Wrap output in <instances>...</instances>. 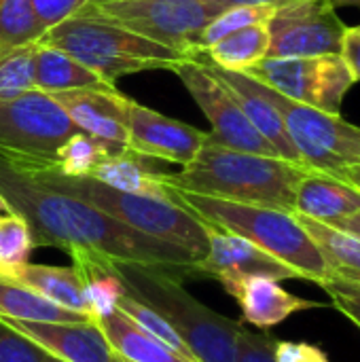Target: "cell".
<instances>
[{
    "instance_id": "27",
    "label": "cell",
    "mask_w": 360,
    "mask_h": 362,
    "mask_svg": "<svg viewBox=\"0 0 360 362\" xmlns=\"http://www.w3.org/2000/svg\"><path fill=\"white\" fill-rule=\"evenodd\" d=\"M0 318L32 320V322H76L87 320L81 314L64 310L45 299L36 291L0 276Z\"/></svg>"
},
{
    "instance_id": "13",
    "label": "cell",
    "mask_w": 360,
    "mask_h": 362,
    "mask_svg": "<svg viewBox=\"0 0 360 362\" xmlns=\"http://www.w3.org/2000/svg\"><path fill=\"white\" fill-rule=\"evenodd\" d=\"M125 127L129 153L178 163L182 168L195 159L208 138L206 132L170 119L134 100H127Z\"/></svg>"
},
{
    "instance_id": "12",
    "label": "cell",
    "mask_w": 360,
    "mask_h": 362,
    "mask_svg": "<svg viewBox=\"0 0 360 362\" xmlns=\"http://www.w3.org/2000/svg\"><path fill=\"white\" fill-rule=\"evenodd\" d=\"M267 30V57H320L339 53L346 25L331 0H293L276 6Z\"/></svg>"
},
{
    "instance_id": "28",
    "label": "cell",
    "mask_w": 360,
    "mask_h": 362,
    "mask_svg": "<svg viewBox=\"0 0 360 362\" xmlns=\"http://www.w3.org/2000/svg\"><path fill=\"white\" fill-rule=\"evenodd\" d=\"M112 153H127V151H121L85 132H79L76 136L66 140L64 146L57 151V161H55L53 172L62 176H72V178L91 176L95 165Z\"/></svg>"
},
{
    "instance_id": "46",
    "label": "cell",
    "mask_w": 360,
    "mask_h": 362,
    "mask_svg": "<svg viewBox=\"0 0 360 362\" xmlns=\"http://www.w3.org/2000/svg\"><path fill=\"white\" fill-rule=\"evenodd\" d=\"M112 362H129V361H125V358H121V356H117V354L112 352Z\"/></svg>"
},
{
    "instance_id": "43",
    "label": "cell",
    "mask_w": 360,
    "mask_h": 362,
    "mask_svg": "<svg viewBox=\"0 0 360 362\" xmlns=\"http://www.w3.org/2000/svg\"><path fill=\"white\" fill-rule=\"evenodd\" d=\"M331 4L335 8H344V6H356V8H360V0H331Z\"/></svg>"
},
{
    "instance_id": "26",
    "label": "cell",
    "mask_w": 360,
    "mask_h": 362,
    "mask_svg": "<svg viewBox=\"0 0 360 362\" xmlns=\"http://www.w3.org/2000/svg\"><path fill=\"white\" fill-rule=\"evenodd\" d=\"M269 49V30L267 23H252L238 32H231L210 45L202 55L225 70L246 72L263 57H267Z\"/></svg>"
},
{
    "instance_id": "19",
    "label": "cell",
    "mask_w": 360,
    "mask_h": 362,
    "mask_svg": "<svg viewBox=\"0 0 360 362\" xmlns=\"http://www.w3.org/2000/svg\"><path fill=\"white\" fill-rule=\"evenodd\" d=\"M356 212H360L359 187L327 172H306L295 193L293 214L333 227Z\"/></svg>"
},
{
    "instance_id": "22",
    "label": "cell",
    "mask_w": 360,
    "mask_h": 362,
    "mask_svg": "<svg viewBox=\"0 0 360 362\" xmlns=\"http://www.w3.org/2000/svg\"><path fill=\"white\" fill-rule=\"evenodd\" d=\"M98 329L106 337L110 350L129 362H195L191 358L180 356L146 331H142L136 322H132L121 310H117L112 316L102 318L98 322Z\"/></svg>"
},
{
    "instance_id": "42",
    "label": "cell",
    "mask_w": 360,
    "mask_h": 362,
    "mask_svg": "<svg viewBox=\"0 0 360 362\" xmlns=\"http://www.w3.org/2000/svg\"><path fill=\"white\" fill-rule=\"evenodd\" d=\"M342 178H346L348 182H352L354 187L360 189V165L356 168H348L346 172H342Z\"/></svg>"
},
{
    "instance_id": "38",
    "label": "cell",
    "mask_w": 360,
    "mask_h": 362,
    "mask_svg": "<svg viewBox=\"0 0 360 362\" xmlns=\"http://www.w3.org/2000/svg\"><path fill=\"white\" fill-rule=\"evenodd\" d=\"M276 362H329L325 350L308 341H276Z\"/></svg>"
},
{
    "instance_id": "23",
    "label": "cell",
    "mask_w": 360,
    "mask_h": 362,
    "mask_svg": "<svg viewBox=\"0 0 360 362\" xmlns=\"http://www.w3.org/2000/svg\"><path fill=\"white\" fill-rule=\"evenodd\" d=\"M4 278H11V280L19 282L23 286L36 291L45 299L53 301L55 305L87 318V303H85V297H83V288H81L79 276H76V272L72 267L23 263Z\"/></svg>"
},
{
    "instance_id": "3",
    "label": "cell",
    "mask_w": 360,
    "mask_h": 362,
    "mask_svg": "<svg viewBox=\"0 0 360 362\" xmlns=\"http://www.w3.org/2000/svg\"><path fill=\"white\" fill-rule=\"evenodd\" d=\"M170 199L193 212L206 225L252 242L267 255L295 269L301 280L314 282L318 286L331 280V272L323 252L293 212L199 195L174 187H170Z\"/></svg>"
},
{
    "instance_id": "40",
    "label": "cell",
    "mask_w": 360,
    "mask_h": 362,
    "mask_svg": "<svg viewBox=\"0 0 360 362\" xmlns=\"http://www.w3.org/2000/svg\"><path fill=\"white\" fill-rule=\"evenodd\" d=\"M333 227L339 229V231H346V233H350V235H354V238H359L360 240V212L348 216V218H344V221H339V223L333 225Z\"/></svg>"
},
{
    "instance_id": "31",
    "label": "cell",
    "mask_w": 360,
    "mask_h": 362,
    "mask_svg": "<svg viewBox=\"0 0 360 362\" xmlns=\"http://www.w3.org/2000/svg\"><path fill=\"white\" fill-rule=\"evenodd\" d=\"M119 310H121L132 322H136L142 331H146L149 335H153L155 339H159L161 344H166L168 348H172V350L178 352L180 356L193 361V356H191L187 344H185L182 337L176 333V329H174L159 312H155L151 305H146V303H142L140 299H136L134 295L125 293V295L119 299Z\"/></svg>"
},
{
    "instance_id": "11",
    "label": "cell",
    "mask_w": 360,
    "mask_h": 362,
    "mask_svg": "<svg viewBox=\"0 0 360 362\" xmlns=\"http://www.w3.org/2000/svg\"><path fill=\"white\" fill-rule=\"evenodd\" d=\"M174 74H178L195 104L208 117L212 125L210 136L216 142L244 153L280 157L276 148L246 119L233 93L223 85V81L208 68V64L199 55L185 57L174 68Z\"/></svg>"
},
{
    "instance_id": "4",
    "label": "cell",
    "mask_w": 360,
    "mask_h": 362,
    "mask_svg": "<svg viewBox=\"0 0 360 362\" xmlns=\"http://www.w3.org/2000/svg\"><path fill=\"white\" fill-rule=\"evenodd\" d=\"M127 293L159 312L182 337L195 362H236L242 325L197 301L168 267L115 261Z\"/></svg>"
},
{
    "instance_id": "7",
    "label": "cell",
    "mask_w": 360,
    "mask_h": 362,
    "mask_svg": "<svg viewBox=\"0 0 360 362\" xmlns=\"http://www.w3.org/2000/svg\"><path fill=\"white\" fill-rule=\"evenodd\" d=\"M79 132L45 91L28 89L0 104V157L21 172L55 170L57 151Z\"/></svg>"
},
{
    "instance_id": "36",
    "label": "cell",
    "mask_w": 360,
    "mask_h": 362,
    "mask_svg": "<svg viewBox=\"0 0 360 362\" xmlns=\"http://www.w3.org/2000/svg\"><path fill=\"white\" fill-rule=\"evenodd\" d=\"M320 286L331 295V303L360 329V284L331 278Z\"/></svg>"
},
{
    "instance_id": "39",
    "label": "cell",
    "mask_w": 360,
    "mask_h": 362,
    "mask_svg": "<svg viewBox=\"0 0 360 362\" xmlns=\"http://www.w3.org/2000/svg\"><path fill=\"white\" fill-rule=\"evenodd\" d=\"M339 55L344 57V62H346L348 70L352 72L354 81H360V25H354V28L346 25Z\"/></svg>"
},
{
    "instance_id": "10",
    "label": "cell",
    "mask_w": 360,
    "mask_h": 362,
    "mask_svg": "<svg viewBox=\"0 0 360 362\" xmlns=\"http://www.w3.org/2000/svg\"><path fill=\"white\" fill-rule=\"evenodd\" d=\"M246 74L289 100L331 115H339L346 93L356 83L339 53L320 57H263Z\"/></svg>"
},
{
    "instance_id": "15",
    "label": "cell",
    "mask_w": 360,
    "mask_h": 362,
    "mask_svg": "<svg viewBox=\"0 0 360 362\" xmlns=\"http://www.w3.org/2000/svg\"><path fill=\"white\" fill-rule=\"evenodd\" d=\"M11 329L28 337L47 354L64 362H112V350L91 320L32 322L2 318Z\"/></svg>"
},
{
    "instance_id": "33",
    "label": "cell",
    "mask_w": 360,
    "mask_h": 362,
    "mask_svg": "<svg viewBox=\"0 0 360 362\" xmlns=\"http://www.w3.org/2000/svg\"><path fill=\"white\" fill-rule=\"evenodd\" d=\"M34 49L28 45L0 55V104L34 89Z\"/></svg>"
},
{
    "instance_id": "1",
    "label": "cell",
    "mask_w": 360,
    "mask_h": 362,
    "mask_svg": "<svg viewBox=\"0 0 360 362\" xmlns=\"http://www.w3.org/2000/svg\"><path fill=\"white\" fill-rule=\"evenodd\" d=\"M0 195L32 231L34 246L85 248L112 261L191 269L197 259L163 240L144 235L95 206L47 189L0 157Z\"/></svg>"
},
{
    "instance_id": "17",
    "label": "cell",
    "mask_w": 360,
    "mask_h": 362,
    "mask_svg": "<svg viewBox=\"0 0 360 362\" xmlns=\"http://www.w3.org/2000/svg\"><path fill=\"white\" fill-rule=\"evenodd\" d=\"M53 98L81 132L127 151L125 108L129 98L117 89H74L53 93Z\"/></svg>"
},
{
    "instance_id": "44",
    "label": "cell",
    "mask_w": 360,
    "mask_h": 362,
    "mask_svg": "<svg viewBox=\"0 0 360 362\" xmlns=\"http://www.w3.org/2000/svg\"><path fill=\"white\" fill-rule=\"evenodd\" d=\"M8 212H13V210H11V206H8V202L0 195V216H4V214H8Z\"/></svg>"
},
{
    "instance_id": "21",
    "label": "cell",
    "mask_w": 360,
    "mask_h": 362,
    "mask_svg": "<svg viewBox=\"0 0 360 362\" xmlns=\"http://www.w3.org/2000/svg\"><path fill=\"white\" fill-rule=\"evenodd\" d=\"M34 89L49 95L74 89H117L72 55L36 42L34 49Z\"/></svg>"
},
{
    "instance_id": "29",
    "label": "cell",
    "mask_w": 360,
    "mask_h": 362,
    "mask_svg": "<svg viewBox=\"0 0 360 362\" xmlns=\"http://www.w3.org/2000/svg\"><path fill=\"white\" fill-rule=\"evenodd\" d=\"M42 34L30 0H0V55L36 45Z\"/></svg>"
},
{
    "instance_id": "20",
    "label": "cell",
    "mask_w": 360,
    "mask_h": 362,
    "mask_svg": "<svg viewBox=\"0 0 360 362\" xmlns=\"http://www.w3.org/2000/svg\"><path fill=\"white\" fill-rule=\"evenodd\" d=\"M68 255L74 263L72 269L76 272L83 288L87 318L91 322H98L112 316L119 310V299L127 293L115 269V261L85 248H70Z\"/></svg>"
},
{
    "instance_id": "32",
    "label": "cell",
    "mask_w": 360,
    "mask_h": 362,
    "mask_svg": "<svg viewBox=\"0 0 360 362\" xmlns=\"http://www.w3.org/2000/svg\"><path fill=\"white\" fill-rule=\"evenodd\" d=\"M34 248L30 225L15 212L0 216V276L28 263Z\"/></svg>"
},
{
    "instance_id": "9",
    "label": "cell",
    "mask_w": 360,
    "mask_h": 362,
    "mask_svg": "<svg viewBox=\"0 0 360 362\" xmlns=\"http://www.w3.org/2000/svg\"><path fill=\"white\" fill-rule=\"evenodd\" d=\"M265 89L306 168L342 176L348 168L360 165V127L344 121L342 115L299 104L267 85Z\"/></svg>"
},
{
    "instance_id": "25",
    "label": "cell",
    "mask_w": 360,
    "mask_h": 362,
    "mask_svg": "<svg viewBox=\"0 0 360 362\" xmlns=\"http://www.w3.org/2000/svg\"><path fill=\"white\" fill-rule=\"evenodd\" d=\"M299 223L303 225V229L310 233V238L316 242L318 250L323 252L327 267L331 272V278L335 280H344V282H352L360 284V240L339 231L335 227L323 225L318 221L299 216Z\"/></svg>"
},
{
    "instance_id": "35",
    "label": "cell",
    "mask_w": 360,
    "mask_h": 362,
    "mask_svg": "<svg viewBox=\"0 0 360 362\" xmlns=\"http://www.w3.org/2000/svg\"><path fill=\"white\" fill-rule=\"evenodd\" d=\"M32 2V11L40 23V28L47 32L53 25L66 21L68 17L76 15L79 11H83L89 2L93 0H30Z\"/></svg>"
},
{
    "instance_id": "14",
    "label": "cell",
    "mask_w": 360,
    "mask_h": 362,
    "mask_svg": "<svg viewBox=\"0 0 360 362\" xmlns=\"http://www.w3.org/2000/svg\"><path fill=\"white\" fill-rule=\"evenodd\" d=\"M208 227V252L193 265V272L208 274L212 278L223 276H269L274 280H301L295 269L267 255L252 242L223 231L219 227Z\"/></svg>"
},
{
    "instance_id": "16",
    "label": "cell",
    "mask_w": 360,
    "mask_h": 362,
    "mask_svg": "<svg viewBox=\"0 0 360 362\" xmlns=\"http://www.w3.org/2000/svg\"><path fill=\"white\" fill-rule=\"evenodd\" d=\"M223 288L238 301L242 318L259 329H272L297 312L323 308L318 301L301 299L269 276H223Z\"/></svg>"
},
{
    "instance_id": "2",
    "label": "cell",
    "mask_w": 360,
    "mask_h": 362,
    "mask_svg": "<svg viewBox=\"0 0 360 362\" xmlns=\"http://www.w3.org/2000/svg\"><path fill=\"white\" fill-rule=\"evenodd\" d=\"M308 170L282 157L229 148L208 134L195 159L178 174H163V180L199 195L293 212L297 187Z\"/></svg>"
},
{
    "instance_id": "34",
    "label": "cell",
    "mask_w": 360,
    "mask_h": 362,
    "mask_svg": "<svg viewBox=\"0 0 360 362\" xmlns=\"http://www.w3.org/2000/svg\"><path fill=\"white\" fill-rule=\"evenodd\" d=\"M0 362H42V350L0 318Z\"/></svg>"
},
{
    "instance_id": "30",
    "label": "cell",
    "mask_w": 360,
    "mask_h": 362,
    "mask_svg": "<svg viewBox=\"0 0 360 362\" xmlns=\"http://www.w3.org/2000/svg\"><path fill=\"white\" fill-rule=\"evenodd\" d=\"M276 6L265 4H236L227 6L223 13H219L197 36V53H204L210 45L221 40L223 36L238 32L252 23H267Z\"/></svg>"
},
{
    "instance_id": "5",
    "label": "cell",
    "mask_w": 360,
    "mask_h": 362,
    "mask_svg": "<svg viewBox=\"0 0 360 362\" xmlns=\"http://www.w3.org/2000/svg\"><path fill=\"white\" fill-rule=\"evenodd\" d=\"M21 174H25L28 178H32L34 182L47 189L79 197L144 235L185 248L197 259V263L208 252L206 223L199 221L193 212H189L180 204H176L174 199L134 195V193L112 189L89 176L72 178V176H62L53 170L21 172Z\"/></svg>"
},
{
    "instance_id": "8",
    "label": "cell",
    "mask_w": 360,
    "mask_h": 362,
    "mask_svg": "<svg viewBox=\"0 0 360 362\" xmlns=\"http://www.w3.org/2000/svg\"><path fill=\"white\" fill-rule=\"evenodd\" d=\"M85 11L191 57L197 36L225 6L214 0H110L89 2Z\"/></svg>"
},
{
    "instance_id": "37",
    "label": "cell",
    "mask_w": 360,
    "mask_h": 362,
    "mask_svg": "<svg viewBox=\"0 0 360 362\" xmlns=\"http://www.w3.org/2000/svg\"><path fill=\"white\" fill-rule=\"evenodd\" d=\"M276 341L267 333H252L242 329L238 339V356L236 362H276L274 350Z\"/></svg>"
},
{
    "instance_id": "18",
    "label": "cell",
    "mask_w": 360,
    "mask_h": 362,
    "mask_svg": "<svg viewBox=\"0 0 360 362\" xmlns=\"http://www.w3.org/2000/svg\"><path fill=\"white\" fill-rule=\"evenodd\" d=\"M206 64L208 68L223 81V85L233 93L236 102L240 104V108L244 110L246 119L255 125V129L276 148V153L286 159V161H293V163H301V157L299 153L295 151L291 138H289V132L284 127V121L278 112V108L272 104L269 95H267V89L261 81L252 78L250 74L246 72H238V70H225V68H219L214 64H210L202 53H197ZM303 165V163H301Z\"/></svg>"
},
{
    "instance_id": "24",
    "label": "cell",
    "mask_w": 360,
    "mask_h": 362,
    "mask_svg": "<svg viewBox=\"0 0 360 362\" xmlns=\"http://www.w3.org/2000/svg\"><path fill=\"white\" fill-rule=\"evenodd\" d=\"M93 180L104 182L112 189L134 193V195H149V197H161L170 199V187L163 180L161 172L151 170L140 161L134 153H112L104 157L95 170L91 172Z\"/></svg>"
},
{
    "instance_id": "45",
    "label": "cell",
    "mask_w": 360,
    "mask_h": 362,
    "mask_svg": "<svg viewBox=\"0 0 360 362\" xmlns=\"http://www.w3.org/2000/svg\"><path fill=\"white\" fill-rule=\"evenodd\" d=\"M42 362H64V361H59V358H55V356H51V354H47V352L42 350Z\"/></svg>"
},
{
    "instance_id": "47",
    "label": "cell",
    "mask_w": 360,
    "mask_h": 362,
    "mask_svg": "<svg viewBox=\"0 0 360 362\" xmlns=\"http://www.w3.org/2000/svg\"><path fill=\"white\" fill-rule=\"evenodd\" d=\"M93 2H110V0H93Z\"/></svg>"
},
{
    "instance_id": "41",
    "label": "cell",
    "mask_w": 360,
    "mask_h": 362,
    "mask_svg": "<svg viewBox=\"0 0 360 362\" xmlns=\"http://www.w3.org/2000/svg\"><path fill=\"white\" fill-rule=\"evenodd\" d=\"M216 4L221 6H236V4H265V6H280V4H286V2H293V0H214Z\"/></svg>"
},
{
    "instance_id": "6",
    "label": "cell",
    "mask_w": 360,
    "mask_h": 362,
    "mask_svg": "<svg viewBox=\"0 0 360 362\" xmlns=\"http://www.w3.org/2000/svg\"><path fill=\"white\" fill-rule=\"evenodd\" d=\"M38 42L72 55L112 87L117 78L136 72H174V68L189 57L85 8L47 30Z\"/></svg>"
}]
</instances>
